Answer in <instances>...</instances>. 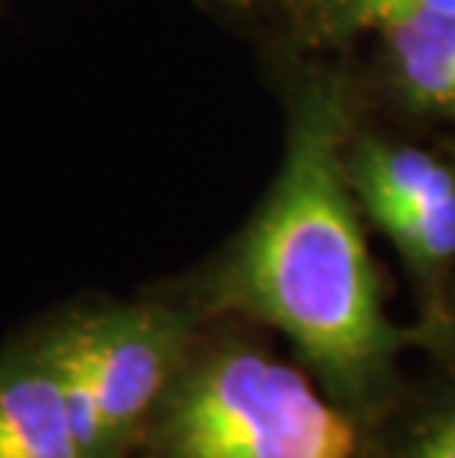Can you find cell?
<instances>
[{
	"label": "cell",
	"mask_w": 455,
	"mask_h": 458,
	"mask_svg": "<svg viewBox=\"0 0 455 458\" xmlns=\"http://www.w3.org/2000/svg\"><path fill=\"white\" fill-rule=\"evenodd\" d=\"M350 113L337 81H311L290 110L281 172L231 255L234 308L287 335L341 385H361L391 352L379 281L346 174Z\"/></svg>",
	"instance_id": "1"
},
{
	"label": "cell",
	"mask_w": 455,
	"mask_h": 458,
	"mask_svg": "<svg viewBox=\"0 0 455 458\" xmlns=\"http://www.w3.org/2000/svg\"><path fill=\"white\" fill-rule=\"evenodd\" d=\"M166 444L172 458H352L358 441L302 373L231 349L183 382Z\"/></svg>",
	"instance_id": "2"
},
{
	"label": "cell",
	"mask_w": 455,
	"mask_h": 458,
	"mask_svg": "<svg viewBox=\"0 0 455 458\" xmlns=\"http://www.w3.org/2000/svg\"><path fill=\"white\" fill-rule=\"evenodd\" d=\"M181 319L166 308H110L83 314L42 337L69 405L101 423L113 450L166 391L183 355Z\"/></svg>",
	"instance_id": "3"
},
{
	"label": "cell",
	"mask_w": 455,
	"mask_h": 458,
	"mask_svg": "<svg viewBox=\"0 0 455 458\" xmlns=\"http://www.w3.org/2000/svg\"><path fill=\"white\" fill-rule=\"evenodd\" d=\"M352 192L420 269L455 260V172L434 154L358 140L346 145Z\"/></svg>",
	"instance_id": "4"
},
{
	"label": "cell",
	"mask_w": 455,
	"mask_h": 458,
	"mask_svg": "<svg viewBox=\"0 0 455 458\" xmlns=\"http://www.w3.org/2000/svg\"><path fill=\"white\" fill-rule=\"evenodd\" d=\"M0 458H86L45 340L0 360Z\"/></svg>",
	"instance_id": "5"
},
{
	"label": "cell",
	"mask_w": 455,
	"mask_h": 458,
	"mask_svg": "<svg viewBox=\"0 0 455 458\" xmlns=\"http://www.w3.org/2000/svg\"><path fill=\"white\" fill-rule=\"evenodd\" d=\"M375 33L405 98L455 119V15H402Z\"/></svg>",
	"instance_id": "6"
},
{
	"label": "cell",
	"mask_w": 455,
	"mask_h": 458,
	"mask_svg": "<svg viewBox=\"0 0 455 458\" xmlns=\"http://www.w3.org/2000/svg\"><path fill=\"white\" fill-rule=\"evenodd\" d=\"M402 15H455V0H308L305 4L308 30L325 38L375 30Z\"/></svg>",
	"instance_id": "7"
},
{
	"label": "cell",
	"mask_w": 455,
	"mask_h": 458,
	"mask_svg": "<svg viewBox=\"0 0 455 458\" xmlns=\"http://www.w3.org/2000/svg\"><path fill=\"white\" fill-rule=\"evenodd\" d=\"M411 458H455V405L423 435Z\"/></svg>",
	"instance_id": "8"
},
{
	"label": "cell",
	"mask_w": 455,
	"mask_h": 458,
	"mask_svg": "<svg viewBox=\"0 0 455 458\" xmlns=\"http://www.w3.org/2000/svg\"><path fill=\"white\" fill-rule=\"evenodd\" d=\"M231 6H240V9H249V6H257V4H266V0H225Z\"/></svg>",
	"instance_id": "9"
},
{
	"label": "cell",
	"mask_w": 455,
	"mask_h": 458,
	"mask_svg": "<svg viewBox=\"0 0 455 458\" xmlns=\"http://www.w3.org/2000/svg\"><path fill=\"white\" fill-rule=\"evenodd\" d=\"M6 4H9V0H0V13H4V9H6Z\"/></svg>",
	"instance_id": "10"
}]
</instances>
